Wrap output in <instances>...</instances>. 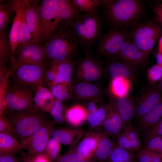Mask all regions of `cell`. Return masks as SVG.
<instances>
[{
  "label": "cell",
  "mask_w": 162,
  "mask_h": 162,
  "mask_svg": "<svg viewBox=\"0 0 162 162\" xmlns=\"http://www.w3.org/2000/svg\"><path fill=\"white\" fill-rule=\"evenodd\" d=\"M162 118V98L157 104L140 118L138 122L141 130H146L156 124Z\"/></svg>",
  "instance_id": "23"
},
{
  "label": "cell",
  "mask_w": 162,
  "mask_h": 162,
  "mask_svg": "<svg viewBox=\"0 0 162 162\" xmlns=\"http://www.w3.org/2000/svg\"><path fill=\"white\" fill-rule=\"evenodd\" d=\"M104 20L119 28L135 20L141 15L142 6L136 0H101Z\"/></svg>",
  "instance_id": "2"
},
{
  "label": "cell",
  "mask_w": 162,
  "mask_h": 162,
  "mask_svg": "<svg viewBox=\"0 0 162 162\" xmlns=\"http://www.w3.org/2000/svg\"><path fill=\"white\" fill-rule=\"evenodd\" d=\"M13 70L9 68V73L4 79L0 80V116L4 113L8 109L6 99L9 88V79Z\"/></svg>",
  "instance_id": "35"
},
{
  "label": "cell",
  "mask_w": 162,
  "mask_h": 162,
  "mask_svg": "<svg viewBox=\"0 0 162 162\" xmlns=\"http://www.w3.org/2000/svg\"><path fill=\"white\" fill-rule=\"evenodd\" d=\"M102 124L107 134L118 136L120 134L123 128L122 121L113 104H112L107 107L106 116Z\"/></svg>",
  "instance_id": "19"
},
{
  "label": "cell",
  "mask_w": 162,
  "mask_h": 162,
  "mask_svg": "<svg viewBox=\"0 0 162 162\" xmlns=\"http://www.w3.org/2000/svg\"><path fill=\"white\" fill-rule=\"evenodd\" d=\"M47 58L44 46L40 44L29 43L17 47L14 54L15 64L12 68L23 64H44Z\"/></svg>",
  "instance_id": "9"
},
{
  "label": "cell",
  "mask_w": 162,
  "mask_h": 162,
  "mask_svg": "<svg viewBox=\"0 0 162 162\" xmlns=\"http://www.w3.org/2000/svg\"><path fill=\"white\" fill-rule=\"evenodd\" d=\"M61 143L52 138L48 141L44 154L48 158L51 162H54L59 156L61 149Z\"/></svg>",
  "instance_id": "38"
},
{
  "label": "cell",
  "mask_w": 162,
  "mask_h": 162,
  "mask_svg": "<svg viewBox=\"0 0 162 162\" xmlns=\"http://www.w3.org/2000/svg\"><path fill=\"white\" fill-rule=\"evenodd\" d=\"M55 99L54 97L46 98L42 102L40 110L46 112H50L54 103Z\"/></svg>",
  "instance_id": "50"
},
{
  "label": "cell",
  "mask_w": 162,
  "mask_h": 162,
  "mask_svg": "<svg viewBox=\"0 0 162 162\" xmlns=\"http://www.w3.org/2000/svg\"><path fill=\"white\" fill-rule=\"evenodd\" d=\"M153 152L143 149L137 154L138 162H150Z\"/></svg>",
  "instance_id": "49"
},
{
  "label": "cell",
  "mask_w": 162,
  "mask_h": 162,
  "mask_svg": "<svg viewBox=\"0 0 162 162\" xmlns=\"http://www.w3.org/2000/svg\"><path fill=\"white\" fill-rule=\"evenodd\" d=\"M53 129V124L50 121L28 137L20 141L22 149L28 152L27 159L30 160L38 155L44 153Z\"/></svg>",
  "instance_id": "6"
},
{
  "label": "cell",
  "mask_w": 162,
  "mask_h": 162,
  "mask_svg": "<svg viewBox=\"0 0 162 162\" xmlns=\"http://www.w3.org/2000/svg\"><path fill=\"white\" fill-rule=\"evenodd\" d=\"M107 107H98L94 101L89 103L88 105L87 120L91 127H96L102 124L107 113Z\"/></svg>",
  "instance_id": "25"
},
{
  "label": "cell",
  "mask_w": 162,
  "mask_h": 162,
  "mask_svg": "<svg viewBox=\"0 0 162 162\" xmlns=\"http://www.w3.org/2000/svg\"><path fill=\"white\" fill-rule=\"evenodd\" d=\"M53 96L50 90L43 86L38 87L34 96V102L35 107L40 109L43 101L47 98Z\"/></svg>",
  "instance_id": "41"
},
{
  "label": "cell",
  "mask_w": 162,
  "mask_h": 162,
  "mask_svg": "<svg viewBox=\"0 0 162 162\" xmlns=\"http://www.w3.org/2000/svg\"><path fill=\"white\" fill-rule=\"evenodd\" d=\"M152 10L156 15H162V4L154 6L152 8Z\"/></svg>",
  "instance_id": "53"
},
{
  "label": "cell",
  "mask_w": 162,
  "mask_h": 162,
  "mask_svg": "<svg viewBox=\"0 0 162 162\" xmlns=\"http://www.w3.org/2000/svg\"><path fill=\"white\" fill-rule=\"evenodd\" d=\"M105 133H89L79 144L77 151L84 160H87L95 153L102 137Z\"/></svg>",
  "instance_id": "18"
},
{
  "label": "cell",
  "mask_w": 162,
  "mask_h": 162,
  "mask_svg": "<svg viewBox=\"0 0 162 162\" xmlns=\"http://www.w3.org/2000/svg\"><path fill=\"white\" fill-rule=\"evenodd\" d=\"M77 94L83 98H90L97 96L99 93L98 87L95 85L86 82L77 84L75 88Z\"/></svg>",
  "instance_id": "33"
},
{
  "label": "cell",
  "mask_w": 162,
  "mask_h": 162,
  "mask_svg": "<svg viewBox=\"0 0 162 162\" xmlns=\"http://www.w3.org/2000/svg\"><path fill=\"white\" fill-rule=\"evenodd\" d=\"M30 160L31 162H51L44 153L38 155Z\"/></svg>",
  "instance_id": "52"
},
{
  "label": "cell",
  "mask_w": 162,
  "mask_h": 162,
  "mask_svg": "<svg viewBox=\"0 0 162 162\" xmlns=\"http://www.w3.org/2000/svg\"><path fill=\"white\" fill-rule=\"evenodd\" d=\"M22 148L16 137L0 133V154L14 155L22 152Z\"/></svg>",
  "instance_id": "24"
},
{
  "label": "cell",
  "mask_w": 162,
  "mask_h": 162,
  "mask_svg": "<svg viewBox=\"0 0 162 162\" xmlns=\"http://www.w3.org/2000/svg\"><path fill=\"white\" fill-rule=\"evenodd\" d=\"M63 82L50 62L45 72L44 83L50 88L55 84Z\"/></svg>",
  "instance_id": "40"
},
{
  "label": "cell",
  "mask_w": 162,
  "mask_h": 162,
  "mask_svg": "<svg viewBox=\"0 0 162 162\" xmlns=\"http://www.w3.org/2000/svg\"><path fill=\"white\" fill-rule=\"evenodd\" d=\"M86 56L78 62L77 66L79 71L83 78L87 81L97 80L101 73L100 64L98 61L93 58L90 52H86Z\"/></svg>",
  "instance_id": "16"
},
{
  "label": "cell",
  "mask_w": 162,
  "mask_h": 162,
  "mask_svg": "<svg viewBox=\"0 0 162 162\" xmlns=\"http://www.w3.org/2000/svg\"><path fill=\"white\" fill-rule=\"evenodd\" d=\"M162 35V27L152 22L144 23L132 32L133 43L148 58L156 42Z\"/></svg>",
  "instance_id": "5"
},
{
  "label": "cell",
  "mask_w": 162,
  "mask_h": 162,
  "mask_svg": "<svg viewBox=\"0 0 162 162\" xmlns=\"http://www.w3.org/2000/svg\"><path fill=\"white\" fill-rule=\"evenodd\" d=\"M80 12L91 14H98L100 0H74Z\"/></svg>",
  "instance_id": "32"
},
{
  "label": "cell",
  "mask_w": 162,
  "mask_h": 162,
  "mask_svg": "<svg viewBox=\"0 0 162 162\" xmlns=\"http://www.w3.org/2000/svg\"><path fill=\"white\" fill-rule=\"evenodd\" d=\"M64 106L62 101L55 99L50 112V115L57 122L61 123L64 119Z\"/></svg>",
  "instance_id": "42"
},
{
  "label": "cell",
  "mask_w": 162,
  "mask_h": 162,
  "mask_svg": "<svg viewBox=\"0 0 162 162\" xmlns=\"http://www.w3.org/2000/svg\"><path fill=\"white\" fill-rule=\"evenodd\" d=\"M87 160H81L80 161H79L78 162H89Z\"/></svg>",
  "instance_id": "59"
},
{
  "label": "cell",
  "mask_w": 162,
  "mask_h": 162,
  "mask_svg": "<svg viewBox=\"0 0 162 162\" xmlns=\"http://www.w3.org/2000/svg\"><path fill=\"white\" fill-rule=\"evenodd\" d=\"M38 2L29 0L25 9V17L33 42L40 44L41 41L42 29Z\"/></svg>",
  "instance_id": "14"
},
{
  "label": "cell",
  "mask_w": 162,
  "mask_h": 162,
  "mask_svg": "<svg viewBox=\"0 0 162 162\" xmlns=\"http://www.w3.org/2000/svg\"><path fill=\"white\" fill-rule=\"evenodd\" d=\"M0 162H19L14 155L0 154Z\"/></svg>",
  "instance_id": "51"
},
{
  "label": "cell",
  "mask_w": 162,
  "mask_h": 162,
  "mask_svg": "<svg viewBox=\"0 0 162 162\" xmlns=\"http://www.w3.org/2000/svg\"><path fill=\"white\" fill-rule=\"evenodd\" d=\"M150 162H162V154L153 152Z\"/></svg>",
  "instance_id": "54"
},
{
  "label": "cell",
  "mask_w": 162,
  "mask_h": 162,
  "mask_svg": "<svg viewBox=\"0 0 162 162\" xmlns=\"http://www.w3.org/2000/svg\"><path fill=\"white\" fill-rule=\"evenodd\" d=\"M104 20L99 13H80L68 26L85 52L91 51V47L102 34Z\"/></svg>",
  "instance_id": "3"
},
{
  "label": "cell",
  "mask_w": 162,
  "mask_h": 162,
  "mask_svg": "<svg viewBox=\"0 0 162 162\" xmlns=\"http://www.w3.org/2000/svg\"><path fill=\"white\" fill-rule=\"evenodd\" d=\"M57 0H44L38 6L42 29L41 42L44 44L53 32Z\"/></svg>",
  "instance_id": "11"
},
{
  "label": "cell",
  "mask_w": 162,
  "mask_h": 162,
  "mask_svg": "<svg viewBox=\"0 0 162 162\" xmlns=\"http://www.w3.org/2000/svg\"><path fill=\"white\" fill-rule=\"evenodd\" d=\"M46 65V63L40 65H21L13 69L11 74L13 75L16 83L35 87L36 90L44 84Z\"/></svg>",
  "instance_id": "7"
},
{
  "label": "cell",
  "mask_w": 162,
  "mask_h": 162,
  "mask_svg": "<svg viewBox=\"0 0 162 162\" xmlns=\"http://www.w3.org/2000/svg\"><path fill=\"white\" fill-rule=\"evenodd\" d=\"M13 11L10 0L6 2H0V33L6 30L10 23Z\"/></svg>",
  "instance_id": "30"
},
{
  "label": "cell",
  "mask_w": 162,
  "mask_h": 162,
  "mask_svg": "<svg viewBox=\"0 0 162 162\" xmlns=\"http://www.w3.org/2000/svg\"><path fill=\"white\" fill-rule=\"evenodd\" d=\"M147 76L153 84L159 81L162 78V67L157 64L154 65L148 70Z\"/></svg>",
  "instance_id": "45"
},
{
  "label": "cell",
  "mask_w": 162,
  "mask_h": 162,
  "mask_svg": "<svg viewBox=\"0 0 162 162\" xmlns=\"http://www.w3.org/2000/svg\"><path fill=\"white\" fill-rule=\"evenodd\" d=\"M162 98V92L155 85L149 88L142 96L136 107V117H142L160 101Z\"/></svg>",
  "instance_id": "17"
},
{
  "label": "cell",
  "mask_w": 162,
  "mask_h": 162,
  "mask_svg": "<svg viewBox=\"0 0 162 162\" xmlns=\"http://www.w3.org/2000/svg\"><path fill=\"white\" fill-rule=\"evenodd\" d=\"M144 149L162 154V136L152 139L146 144Z\"/></svg>",
  "instance_id": "43"
},
{
  "label": "cell",
  "mask_w": 162,
  "mask_h": 162,
  "mask_svg": "<svg viewBox=\"0 0 162 162\" xmlns=\"http://www.w3.org/2000/svg\"><path fill=\"white\" fill-rule=\"evenodd\" d=\"M115 96L116 98L112 104L116 106L122 119L124 128L130 123L135 116L136 106L132 101L127 96Z\"/></svg>",
  "instance_id": "20"
},
{
  "label": "cell",
  "mask_w": 162,
  "mask_h": 162,
  "mask_svg": "<svg viewBox=\"0 0 162 162\" xmlns=\"http://www.w3.org/2000/svg\"><path fill=\"white\" fill-rule=\"evenodd\" d=\"M117 56L122 61L134 67L144 64L147 59L133 42L127 39Z\"/></svg>",
  "instance_id": "15"
},
{
  "label": "cell",
  "mask_w": 162,
  "mask_h": 162,
  "mask_svg": "<svg viewBox=\"0 0 162 162\" xmlns=\"http://www.w3.org/2000/svg\"><path fill=\"white\" fill-rule=\"evenodd\" d=\"M117 142L118 146L130 152L134 151L129 140L123 132L118 136Z\"/></svg>",
  "instance_id": "48"
},
{
  "label": "cell",
  "mask_w": 162,
  "mask_h": 162,
  "mask_svg": "<svg viewBox=\"0 0 162 162\" xmlns=\"http://www.w3.org/2000/svg\"><path fill=\"white\" fill-rule=\"evenodd\" d=\"M83 134V132L80 130L59 128L53 129L51 136L61 143L71 145L78 141L82 137Z\"/></svg>",
  "instance_id": "22"
},
{
  "label": "cell",
  "mask_w": 162,
  "mask_h": 162,
  "mask_svg": "<svg viewBox=\"0 0 162 162\" xmlns=\"http://www.w3.org/2000/svg\"><path fill=\"white\" fill-rule=\"evenodd\" d=\"M29 1V0L23 10L21 26L18 36L17 47L29 43H34L27 25L25 17V9Z\"/></svg>",
  "instance_id": "31"
},
{
  "label": "cell",
  "mask_w": 162,
  "mask_h": 162,
  "mask_svg": "<svg viewBox=\"0 0 162 162\" xmlns=\"http://www.w3.org/2000/svg\"><path fill=\"white\" fill-rule=\"evenodd\" d=\"M130 82L124 79H112L111 88L114 95L118 97L126 96L129 89Z\"/></svg>",
  "instance_id": "34"
},
{
  "label": "cell",
  "mask_w": 162,
  "mask_h": 162,
  "mask_svg": "<svg viewBox=\"0 0 162 162\" xmlns=\"http://www.w3.org/2000/svg\"><path fill=\"white\" fill-rule=\"evenodd\" d=\"M80 13L74 0H57L53 32L59 26H68Z\"/></svg>",
  "instance_id": "12"
},
{
  "label": "cell",
  "mask_w": 162,
  "mask_h": 162,
  "mask_svg": "<svg viewBox=\"0 0 162 162\" xmlns=\"http://www.w3.org/2000/svg\"><path fill=\"white\" fill-rule=\"evenodd\" d=\"M144 143L146 144L153 138L162 136V118L155 125L146 130Z\"/></svg>",
  "instance_id": "44"
},
{
  "label": "cell",
  "mask_w": 162,
  "mask_h": 162,
  "mask_svg": "<svg viewBox=\"0 0 162 162\" xmlns=\"http://www.w3.org/2000/svg\"><path fill=\"white\" fill-rule=\"evenodd\" d=\"M72 59L61 61H51L50 63L63 82L70 85L73 64Z\"/></svg>",
  "instance_id": "27"
},
{
  "label": "cell",
  "mask_w": 162,
  "mask_h": 162,
  "mask_svg": "<svg viewBox=\"0 0 162 162\" xmlns=\"http://www.w3.org/2000/svg\"><path fill=\"white\" fill-rule=\"evenodd\" d=\"M12 53L9 34L6 30L0 33V62L11 63Z\"/></svg>",
  "instance_id": "29"
},
{
  "label": "cell",
  "mask_w": 162,
  "mask_h": 162,
  "mask_svg": "<svg viewBox=\"0 0 162 162\" xmlns=\"http://www.w3.org/2000/svg\"><path fill=\"white\" fill-rule=\"evenodd\" d=\"M156 21L160 25L162 26V15H156L155 17Z\"/></svg>",
  "instance_id": "57"
},
{
  "label": "cell",
  "mask_w": 162,
  "mask_h": 162,
  "mask_svg": "<svg viewBox=\"0 0 162 162\" xmlns=\"http://www.w3.org/2000/svg\"><path fill=\"white\" fill-rule=\"evenodd\" d=\"M87 111L81 106H74L68 109L65 112L64 117L71 125L78 126L87 119Z\"/></svg>",
  "instance_id": "26"
},
{
  "label": "cell",
  "mask_w": 162,
  "mask_h": 162,
  "mask_svg": "<svg viewBox=\"0 0 162 162\" xmlns=\"http://www.w3.org/2000/svg\"><path fill=\"white\" fill-rule=\"evenodd\" d=\"M134 68L121 60H113L110 62L108 65L109 73L112 79H124L130 82L135 76Z\"/></svg>",
  "instance_id": "21"
},
{
  "label": "cell",
  "mask_w": 162,
  "mask_h": 162,
  "mask_svg": "<svg viewBox=\"0 0 162 162\" xmlns=\"http://www.w3.org/2000/svg\"><path fill=\"white\" fill-rule=\"evenodd\" d=\"M6 115L16 138L20 141L28 137L50 122L47 117L35 107L18 111H10Z\"/></svg>",
  "instance_id": "4"
},
{
  "label": "cell",
  "mask_w": 162,
  "mask_h": 162,
  "mask_svg": "<svg viewBox=\"0 0 162 162\" xmlns=\"http://www.w3.org/2000/svg\"><path fill=\"white\" fill-rule=\"evenodd\" d=\"M28 1L29 0H11L13 8L16 13L9 33L10 43L12 53L10 64L11 66H14L15 64L14 54L17 48L18 36L23 10Z\"/></svg>",
  "instance_id": "13"
},
{
  "label": "cell",
  "mask_w": 162,
  "mask_h": 162,
  "mask_svg": "<svg viewBox=\"0 0 162 162\" xmlns=\"http://www.w3.org/2000/svg\"><path fill=\"white\" fill-rule=\"evenodd\" d=\"M123 132L129 140L134 151L140 149L141 146V143L139 132L130 122L124 127Z\"/></svg>",
  "instance_id": "36"
},
{
  "label": "cell",
  "mask_w": 162,
  "mask_h": 162,
  "mask_svg": "<svg viewBox=\"0 0 162 162\" xmlns=\"http://www.w3.org/2000/svg\"><path fill=\"white\" fill-rule=\"evenodd\" d=\"M10 111H18L35 107L32 92L28 87L16 83L9 87L6 99Z\"/></svg>",
  "instance_id": "8"
},
{
  "label": "cell",
  "mask_w": 162,
  "mask_h": 162,
  "mask_svg": "<svg viewBox=\"0 0 162 162\" xmlns=\"http://www.w3.org/2000/svg\"><path fill=\"white\" fill-rule=\"evenodd\" d=\"M155 86L158 89L162 92V78L158 83Z\"/></svg>",
  "instance_id": "58"
},
{
  "label": "cell",
  "mask_w": 162,
  "mask_h": 162,
  "mask_svg": "<svg viewBox=\"0 0 162 162\" xmlns=\"http://www.w3.org/2000/svg\"><path fill=\"white\" fill-rule=\"evenodd\" d=\"M158 51L162 53V35L159 38L158 44Z\"/></svg>",
  "instance_id": "56"
},
{
  "label": "cell",
  "mask_w": 162,
  "mask_h": 162,
  "mask_svg": "<svg viewBox=\"0 0 162 162\" xmlns=\"http://www.w3.org/2000/svg\"><path fill=\"white\" fill-rule=\"evenodd\" d=\"M116 147L113 142L104 134L95 152L96 157L100 160L108 158Z\"/></svg>",
  "instance_id": "28"
},
{
  "label": "cell",
  "mask_w": 162,
  "mask_h": 162,
  "mask_svg": "<svg viewBox=\"0 0 162 162\" xmlns=\"http://www.w3.org/2000/svg\"><path fill=\"white\" fill-rule=\"evenodd\" d=\"M83 160L82 157L77 152H69L59 156L54 162H78Z\"/></svg>",
  "instance_id": "47"
},
{
  "label": "cell",
  "mask_w": 162,
  "mask_h": 162,
  "mask_svg": "<svg viewBox=\"0 0 162 162\" xmlns=\"http://www.w3.org/2000/svg\"><path fill=\"white\" fill-rule=\"evenodd\" d=\"M0 133L8 134L16 138L13 128L4 113L0 116Z\"/></svg>",
  "instance_id": "46"
},
{
  "label": "cell",
  "mask_w": 162,
  "mask_h": 162,
  "mask_svg": "<svg viewBox=\"0 0 162 162\" xmlns=\"http://www.w3.org/2000/svg\"><path fill=\"white\" fill-rule=\"evenodd\" d=\"M70 85L64 82L55 84L50 88V90L56 99L62 101L67 100L70 95L69 87Z\"/></svg>",
  "instance_id": "37"
},
{
  "label": "cell",
  "mask_w": 162,
  "mask_h": 162,
  "mask_svg": "<svg viewBox=\"0 0 162 162\" xmlns=\"http://www.w3.org/2000/svg\"><path fill=\"white\" fill-rule=\"evenodd\" d=\"M44 44L48 59L55 62L72 59L80 46L68 27L64 25L59 26Z\"/></svg>",
  "instance_id": "1"
},
{
  "label": "cell",
  "mask_w": 162,
  "mask_h": 162,
  "mask_svg": "<svg viewBox=\"0 0 162 162\" xmlns=\"http://www.w3.org/2000/svg\"><path fill=\"white\" fill-rule=\"evenodd\" d=\"M23 162H31V161L30 160H27V159H26Z\"/></svg>",
  "instance_id": "60"
},
{
  "label": "cell",
  "mask_w": 162,
  "mask_h": 162,
  "mask_svg": "<svg viewBox=\"0 0 162 162\" xmlns=\"http://www.w3.org/2000/svg\"><path fill=\"white\" fill-rule=\"evenodd\" d=\"M127 39L126 34L119 28L114 27L102 34L98 39V50L103 56H117Z\"/></svg>",
  "instance_id": "10"
},
{
  "label": "cell",
  "mask_w": 162,
  "mask_h": 162,
  "mask_svg": "<svg viewBox=\"0 0 162 162\" xmlns=\"http://www.w3.org/2000/svg\"><path fill=\"white\" fill-rule=\"evenodd\" d=\"M155 58L157 64L162 67V53L158 52L156 54Z\"/></svg>",
  "instance_id": "55"
},
{
  "label": "cell",
  "mask_w": 162,
  "mask_h": 162,
  "mask_svg": "<svg viewBox=\"0 0 162 162\" xmlns=\"http://www.w3.org/2000/svg\"><path fill=\"white\" fill-rule=\"evenodd\" d=\"M110 162L115 160H121L125 162H134V158L131 152L116 146L113 150L109 157Z\"/></svg>",
  "instance_id": "39"
}]
</instances>
